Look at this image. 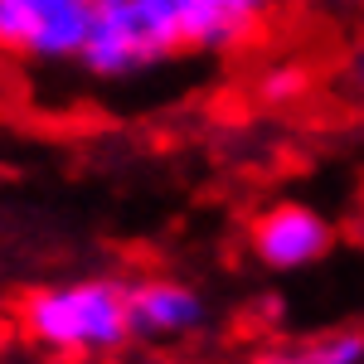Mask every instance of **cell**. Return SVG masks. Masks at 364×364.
Listing matches in <instances>:
<instances>
[{"label":"cell","mask_w":364,"mask_h":364,"mask_svg":"<svg viewBox=\"0 0 364 364\" xmlns=\"http://www.w3.org/2000/svg\"><path fill=\"white\" fill-rule=\"evenodd\" d=\"M127 321L141 345H180L209 326V301L180 277H136L127 282Z\"/></svg>","instance_id":"8992f818"},{"label":"cell","mask_w":364,"mask_h":364,"mask_svg":"<svg viewBox=\"0 0 364 364\" xmlns=\"http://www.w3.org/2000/svg\"><path fill=\"white\" fill-rule=\"evenodd\" d=\"M175 58L180 49H175V34L161 20L156 0H97L83 54L73 68L92 83H136Z\"/></svg>","instance_id":"7a4b0ae2"},{"label":"cell","mask_w":364,"mask_h":364,"mask_svg":"<svg viewBox=\"0 0 364 364\" xmlns=\"http://www.w3.org/2000/svg\"><path fill=\"white\" fill-rule=\"evenodd\" d=\"M311 5H321V10H340V5H350V0H311Z\"/></svg>","instance_id":"30bf717a"},{"label":"cell","mask_w":364,"mask_h":364,"mask_svg":"<svg viewBox=\"0 0 364 364\" xmlns=\"http://www.w3.org/2000/svg\"><path fill=\"white\" fill-rule=\"evenodd\" d=\"M97 0H5L0 5V54L34 68H73L83 54Z\"/></svg>","instance_id":"3957f363"},{"label":"cell","mask_w":364,"mask_h":364,"mask_svg":"<svg viewBox=\"0 0 364 364\" xmlns=\"http://www.w3.org/2000/svg\"><path fill=\"white\" fill-rule=\"evenodd\" d=\"M311 87V73L306 63H267L262 73H257V83H252V92H257V102L262 107H291V102H301Z\"/></svg>","instance_id":"ba28073f"},{"label":"cell","mask_w":364,"mask_h":364,"mask_svg":"<svg viewBox=\"0 0 364 364\" xmlns=\"http://www.w3.org/2000/svg\"><path fill=\"white\" fill-rule=\"evenodd\" d=\"M336 248V224L306 204V199H277L267 204L248 228V252L262 272H306Z\"/></svg>","instance_id":"5b68a950"},{"label":"cell","mask_w":364,"mask_h":364,"mask_svg":"<svg viewBox=\"0 0 364 364\" xmlns=\"http://www.w3.org/2000/svg\"><path fill=\"white\" fill-rule=\"evenodd\" d=\"M0 5H5V0H0Z\"/></svg>","instance_id":"8fae6325"},{"label":"cell","mask_w":364,"mask_h":364,"mask_svg":"<svg viewBox=\"0 0 364 364\" xmlns=\"http://www.w3.org/2000/svg\"><path fill=\"white\" fill-rule=\"evenodd\" d=\"M277 5L282 0H156L180 58H219L248 49Z\"/></svg>","instance_id":"277c9868"},{"label":"cell","mask_w":364,"mask_h":364,"mask_svg":"<svg viewBox=\"0 0 364 364\" xmlns=\"http://www.w3.org/2000/svg\"><path fill=\"white\" fill-rule=\"evenodd\" d=\"M20 336L58 360H107L132 340L127 282L73 277L29 291L20 301Z\"/></svg>","instance_id":"6da1fadb"},{"label":"cell","mask_w":364,"mask_h":364,"mask_svg":"<svg viewBox=\"0 0 364 364\" xmlns=\"http://www.w3.org/2000/svg\"><path fill=\"white\" fill-rule=\"evenodd\" d=\"M257 364H364V326L277 345V350H267Z\"/></svg>","instance_id":"52a82bcc"},{"label":"cell","mask_w":364,"mask_h":364,"mask_svg":"<svg viewBox=\"0 0 364 364\" xmlns=\"http://www.w3.org/2000/svg\"><path fill=\"white\" fill-rule=\"evenodd\" d=\"M345 83H350V92L364 102V34L355 39V49H350V63H345Z\"/></svg>","instance_id":"9c48e42d"}]
</instances>
